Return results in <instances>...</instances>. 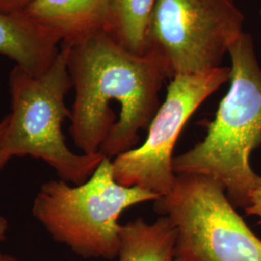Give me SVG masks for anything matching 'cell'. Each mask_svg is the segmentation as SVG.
Segmentation results:
<instances>
[{
	"label": "cell",
	"mask_w": 261,
	"mask_h": 261,
	"mask_svg": "<svg viewBox=\"0 0 261 261\" xmlns=\"http://www.w3.org/2000/svg\"><path fill=\"white\" fill-rule=\"evenodd\" d=\"M75 89L70 133L84 154L112 159L136 148L161 106L168 76L158 56L132 53L106 31L63 45Z\"/></svg>",
	"instance_id": "6da1fadb"
},
{
	"label": "cell",
	"mask_w": 261,
	"mask_h": 261,
	"mask_svg": "<svg viewBox=\"0 0 261 261\" xmlns=\"http://www.w3.org/2000/svg\"><path fill=\"white\" fill-rule=\"evenodd\" d=\"M229 89L204 140L173 157L175 174L213 178L224 187L235 208L245 209L261 176L251 167L252 151L261 146V67L252 38L243 31L228 48Z\"/></svg>",
	"instance_id": "7a4b0ae2"
},
{
	"label": "cell",
	"mask_w": 261,
	"mask_h": 261,
	"mask_svg": "<svg viewBox=\"0 0 261 261\" xmlns=\"http://www.w3.org/2000/svg\"><path fill=\"white\" fill-rule=\"evenodd\" d=\"M72 87L63 45L43 75H30L15 66L9 75L11 113L7 115L3 150L10 160L24 156L41 159L61 180L81 185L93 174L105 156L75 154L66 144L62 125L72 116L65 103Z\"/></svg>",
	"instance_id": "3957f363"
},
{
	"label": "cell",
	"mask_w": 261,
	"mask_h": 261,
	"mask_svg": "<svg viewBox=\"0 0 261 261\" xmlns=\"http://www.w3.org/2000/svg\"><path fill=\"white\" fill-rule=\"evenodd\" d=\"M161 198L139 187L123 186L105 157L81 185L50 180L33 201L32 214L56 242L84 258L113 259L120 247V215L130 206Z\"/></svg>",
	"instance_id": "277c9868"
},
{
	"label": "cell",
	"mask_w": 261,
	"mask_h": 261,
	"mask_svg": "<svg viewBox=\"0 0 261 261\" xmlns=\"http://www.w3.org/2000/svg\"><path fill=\"white\" fill-rule=\"evenodd\" d=\"M156 213L176 228L175 261H261V239L253 233L213 178L177 174Z\"/></svg>",
	"instance_id": "5b68a950"
},
{
	"label": "cell",
	"mask_w": 261,
	"mask_h": 261,
	"mask_svg": "<svg viewBox=\"0 0 261 261\" xmlns=\"http://www.w3.org/2000/svg\"><path fill=\"white\" fill-rule=\"evenodd\" d=\"M243 24L233 0H156L145 53L158 56L170 79L207 72L221 67Z\"/></svg>",
	"instance_id": "8992f818"
},
{
	"label": "cell",
	"mask_w": 261,
	"mask_h": 261,
	"mask_svg": "<svg viewBox=\"0 0 261 261\" xmlns=\"http://www.w3.org/2000/svg\"><path fill=\"white\" fill-rule=\"evenodd\" d=\"M229 80L230 67L223 66L203 73L173 76L143 144L112 161L115 180L123 186L139 187L159 196H167L176 180L172 160L181 132L200 105Z\"/></svg>",
	"instance_id": "52a82bcc"
},
{
	"label": "cell",
	"mask_w": 261,
	"mask_h": 261,
	"mask_svg": "<svg viewBox=\"0 0 261 261\" xmlns=\"http://www.w3.org/2000/svg\"><path fill=\"white\" fill-rule=\"evenodd\" d=\"M111 0H34L22 14L34 24L72 45L107 31Z\"/></svg>",
	"instance_id": "ba28073f"
},
{
	"label": "cell",
	"mask_w": 261,
	"mask_h": 261,
	"mask_svg": "<svg viewBox=\"0 0 261 261\" xmlns=\"http://www.w3.org/2000/svg\"><path fill=\"white\" fill-rule=\"evenodd\" d=\"M60 41L22 14L0 12V56L32 75H43L53 65Z\"/></svg>",
	"instance_id": "9c48e42d"
},
{
	"label": "cell",
	"mask_w": 261,
	"mask_h": 261,
	"mask_svg": "<svg viewBox=\"0 0 261 261\" xmlns=\"http://www.w3.org/2000/svg\"><path fill=\"white\" fill-rule=\"evenodd\" d=\"M176 238L168 217L152 224L138 218L122 225L118 261H175Z\"/></svg>",
	"instance_id": "30bf717a"
},
{
	"label": "cell",
	"mask_w": 261,
	"mask_h": 261,
	"mask_svg": "<svg viewBox=\"0 0 261 261\" xmlns=\"http://www.w3.org/2000/svg\"><path fill=\"white\" fill-rule=\"evenodd\" d=\"M156 0H111L107 33L132 53L145 54V35Z\"/></svg>",
	"instance_id": "8fae6325"
},
{
	"label": "cell",
	"mask_w": 261,
	"mask_h": 261,
	"mask_svg": "<svg viewBox=\"0 0 261 261\" xmlns=\"http://www.w3.org/2000/svg\"><path fill=\"white\" fill-rule=\"evenodd\" d=\"M245 213L249 216H255L258 218L257 224L261 225V180L260 182L252 190L249 203L244 209Z\"/></svg>",
	"instance_id": "7c38bea8"
},
{
	"label": "cell",
	"mask_w": 261,
	"mask_h": 261,
	"mask_svg": "<svg viewBox=\"0 0 261 261\" xmlns=\"http://www.w3.org/2000/svg\"><path fill=\"white\" fill-rule=\"evenodd\" d=\"M34 0H0V12L4 14H20Z\"/></svg>",
	"instance_id": "4fadbf2b"
},
{
	"label": "cell",
	"mask_w": 261,
	"mask_h": 261,
	"mask_svg": "<svg viewBox=\"0 0 261 261\" xmlns=\"http://www.w3.org/2000/svg\"><path fill=\"white\" fill-rule=\"evenodd\" d=\"M6 126H7V116H5L0 121V170L4 168L10 161V159L5 155L4 150H3V140H4V134L6 130Z\"/></svg>",
	"instance_id": "5bb4252c"
},
{
	"label": "cell",
	"mask_w": 261,
	"mask_h": 261,
	"mask_svg": "<svg viewBox=\"0 0 261 261\" xmlns=\"http://www.w3.org/2000/svg\"><path fill=\"white\" fill-rule=\"evenodd\" d=\"M8 229H9V223L7 219L0 216V241H3L6 239Z\"/></svg>",
	"instance_id": "9a60e30c"
},
{
	"label": "cell",
	"mask_w": 261,
	"mask_h": 261,
	"mask_svg": "<svg viewBox=\"0 0 261 261\" xmlns=\"http://www.w3.org/2000/svg\"><path fill=\"white\" fill-rule=\"evenodd\" d=\"M4 261H19L18 259H16L15 257H12L9 255H4Z\"/></svg>",
	"instance_id": "2e32d148"
},
{
	"label": "cell",
	"mask_w": 261,
	"mask_h": 261,
	"mask_svg": "<svg viewBox=\"0 0 261 261\" xmlns=\"http://www.w3.org/2000/svg\"><path fill=\"white\" fill-rule=\"evenodd\" d=\"M4 255L2 252H0V261H4Z\"/></svg>",
	"instance_id": "e0dca14e"
},
{
	"label": "cell",
	"mask_w": 261,
	"mask_h": 261,
	"mask_svg": "<svg viewBox=\"0 0 261 261\" xmlns=\"http://www.w3.org/2000/svg\"><path fill=\"white\" fill-rule=\"evenodd\" d=\"M259 16H260V18H261V8H260V11H259Z\"/></svg>",
	"instance_id": "ac0fdd59"
}]
</instances>
